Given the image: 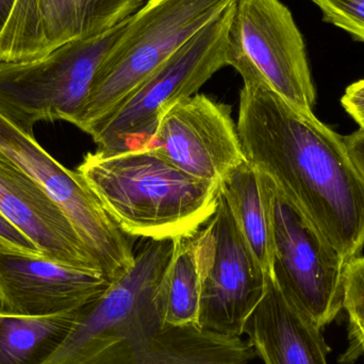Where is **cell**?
I'll list each match as a JSON object with an SVG mask.
<instances>
[{
    "label": "cell",
    "mask_w": 364,
    "mask_h": 364,
    "mask_svg": "<svg viewBox=\"0 0 364 364\" xmlns=\"http://www.w3.org/2000/svg\"><path fill=\"white\" fill-rule=\"evenodd\" d=\"M229 62L243 79L237 128L245 159L346 261L361 255L364 181L344 136L280 97L241 55L231 53Z\"/></svg>",
    "instance_id": "1"
},
{
    "label": "cell",
    "mask_w": 364,
    "mask_h": 364,
    "mask_svg": "<svg viewBox=\"0 0 364 364\" xmlns=\"http://www.w3.org/2000/svg\"><path fill=\"white\" fill-rule=\"evenodd\" d=\"M76 172L132 237H190L211 218L218 184L179 170L149 149L89 153Z\"/></svg>",
    "instance_id": "2"
},
{
    "label": "cell",
    "mask_w": 364,
    "mask_h": 364,
    "mask_svg": "<svg viewBox=\"0 0 364 364\" xmlns=\"http://www.w3.org/2000/svg\"><path fill=\"white\" fill-rule=\"evenodd\" d=\"M237 0H149L98 70L72 125L87 134L182 45Z\"/></svg>",
    "instance_id": "3"
},
{
    "label": "cell",
    "mask_w": 364,
    "mask_h": 364,
    "mask_svg": "<svg viewBox=\"0 0 364 364\" xmlns=\"http://www.w3.org/2000/svg\"><path fill=\"white\" fill-rule=\"evenodd\" d=\"M235 4L182 45L89 130L98 153L117 155L146 149L166 112L229 66V29Z\"/></svg>",
    "instance_id": "4"
},
{
    "label": "cell",
    "mask_w": 364,
    "mask_h": 364,
    "mask_svg": "<svg viewBox=\"0 0 364 364\" xmlns=\"http://www.w3.org/2000/svg\"><path fill=\"white\" fill-rule=\"evenodd\" d=\"M130 16L111 29L70 41L38 59L0 63V115L29 136H34V126L40 122L73 124Z\"/></svg>",
    "instance_id": "5"
},
{
    "label": "cell",
    "mask_w": 364,
    "mask_h": 364,
    "mask_svg": "<svg viewBox=\"0 0 364 364\" xmlns=\"http://www.w3.org/2000/svg\"><path fill=\"white\" fill-rule=\"evenodd\" d=\"M176 244L177 239L149 240L143 244L129 271L80 308L68 339L43 364H70L115 342L143 337L164 326L157 296Z\"/></svg>",
    "instance_id": "6"
},
{
    "label": "cell",
    "mask_w": 364,
    "mask_h": 364,
    "mask_svg": "<svg viewBox=\"0 0 364 364\" xmlns=\"http://www.w3.org/2000/svg\"><path fill=\"white\" fill-rule=\"evenodd\" d=\"M200 276L197 326L205 333L241 338L267 290V273L218 193V205L194 235Z\"/></svg>",
    "instance_id": "7"
},
{
    "label": "cell",
    "mask_w": 364,
    "mask_h": 364,
    "mask_svg": "<svg viewBox=\"0 0 364 364\" xmlns=\"http://www.w3.org/2000/svg\"><path fill=\"white\" fill-rule=\"evenodd\" d=\"M267 179L273 233L272 277L288 299L324 329L343 311L348 261Z\"/></svg>",
    "instance_id": "8"
},
{
    "label": "cell",
    "mask_w": 364,
    "mask_h": 364,
    "mask_svg": "<svg viewBox=\"0 0 364 364\" xmlns=\"http://www.w3.org/2000/svg\"><path fill=\"white\" fill-rule=\"evenodd\" d=\"M0 153L38 182L59 205L111 282L129 271L134 263L132 237L126 235L106 211L76 171L68 170L36 140L0 115Z\"/></svg>",
    "instance_id": "9"
},
{
    "label": "cell",
    "mask_w": 364,
    "mask_h": 364,
    "mask_svg": "<svg viewBox=\"0 0 364 364\" xmlns=\"http://www.w3.org/2000/svg\"><path fill=\"white\" fill-rule=\"evenodd\" d=\"M229 49L243 57L280 97L314 113L316 93L303 36L280 0H237Z\"/></svg>",
    "instance_id": "10"
},
{
    "label": "cell",
    "mask_w": 364,
    "mask_h": 364,
    "mask_svg": "<svg viewBox=\"0 0 364 364\" xmlns=\"http://www.w3.org/2000/svg\"><path fill=\"white\" fill-rule=\"evenodd\" d=\"M146 149L190 176L216 184L246 160L230 108L203 94L168 110Z\"/></svg>",
    "instance_id": "11"
},
{
    "label": "cell",
    "mask_w": 364,
    "mask_h": 364,
    "mask_svg": "<svg viewBox=\"0 0 364 364\" xmlns=\"http://www.w3.org/2000/svg\"><path fill=\"white\" fill-rule=\"evenodd\" d=\"M143 0H15L0 33V63L31 61L119 25Z\"/></svg>",
    "instance_id": "12"
},
{
    "label": "cell",
    "mask_w": 364,
    "mask_h": 364,
    "mask_svg": "<svg viewBox=\"0 0 364 364\" xmlns=\"http://www.w3.org/2000/svg\"><path fill=\"white\" fill-rule=\"evenodd\" d=\"M104 274L68 267L0 244V311L45 316L74 311L111 284Z\"/></svg>",
    "instance_id": "13"
},
{
    "label": "cell",
    "mask_w": 364,
    "mask_h": 364,
    "mask_svg": "<svg viewBox=\"0 0 364 364\" xmlns=\"http://www.w3.org/2000/svg\"><path fill=\"white\" fill-rule=\"evenodd\" d=\"M0 213L29 237L45 258L102 273L63 210L1 153Z\"/></svg>",
    "instance_id": "14"
},
{
    "label": "cell",
    "mask_w": 364,
    "mask_h": 364,
    "mask_svg": "<svg viewBox=\"0 0 364 364\" xmlns=\"http://www.w3.org/2000/svg\"><path fill=\"white\" fill-rule=\"evenodd\" d=\"M256 357L242 338L205 333L196 325H164L149 335L115 342L70 364H250Z\"/></svg>",
    "instance_id": "15"
},
{
    "label": "cell",
    "mask_w": 364,
    "mask_h": 364,
    "mask_svg": "<svg viewBox=\"0 0 364 364\" xmlns=\"http://www.w3.org/2000/svg\"><path fill=\"white\" fill-rule=\"evenodd\" d=\"M323 329L267 275L264 296L246 322L244 335L264 364H328Z\"/></svg>",
    "instance_id": "16"
},
{
    "label": "cell",
    "mask_w": 364,
    "mask_h": 364,
    "mask_svg": "<svg viewBox=\"0 0 364 364\" xmlns=\"http://www.w3.org/2000/svg\"><path fill=\"white\" fill-rule=\"evenodd\" d=\"M218 188L257 260L271 275L273 233L267 176L245 160L223 177Z\"/></svg>",
    "instance_id": "17"
},
{
    "label": "cell",
    "mask_w": 364,
    "mask_h": 364,
    "mask_svg": "<svg viewBox=\"0 0 364 364\" xmlns=\"http://www.w3.org/2000/svg\"><path fill=\"white\" fill-rule=\"evenodd\" d=\"M80 308L45 316L0 311V364H43L76 326Z\"/></svg>",
    "instance_id": "18"
},
{
    "label": "cell",
    "mask_w": 364,
    "mask_h": 364,
    "mask_svg": "<svg viewBox=\"0 0 364 364\" xmlns=\"http://www.w3.org/2000/svg\"><path fill=\"white\" fill-rule=\"evenodd\" d=\"M194 235L177 239L172 262L160 284L157 308L164 325L197 326L200 276L195 255Z\"/></svg>",
    "instance_id": "19"
},
{
    "label": "cell",
    "mask_w": 364,
    "mask_h": 364,
    "mask_svg": "<svg viewBox=\"0 0 364 364\" xmlns=\"http://www.w3.org/2000/svg\"><path fill=\"white\" fill-rule=\"evenodd\" d=\"M343 311L348 318V343L364 338V255L350 259L346 264Z\"/></svg>",
    "instance_id": "20"
},
{
    "label": "cell",
    "mask_w": 364,
    "mask_h": 364,
    "mask_svg": "<svg viewBox=\"0 0 364 364\" xmlns=\"http://www.w3.org/2000/svg\"><path fill=\"white\" fill-rule=\"evenodd\" d=\"M320 8L324 21L341 28L364 43V0H311Z\"/></svg>",
    "instance_id": "21"
},
{
    "label": "cell",
    "mask_w": 364,
    "mask_h": 364,
    "mask_svg": "<svg viewBox=\"0 0 364 364\" xmlns=\"http://www.w3.org/2000/svg\"><path fill=\"white\" fill-rule=\"evenodd\" d=\"M0 244L31 256L43 257L36 244L0 213Z\"/></svg>",
    "instance_id": "22"
},
{
    "label": "cell",
    "mask_w": 364,
    "mask_h": 364,
    "mask_svg": "<svg viewBox=\"0 0 364 364\" xmlns=\"http://www.w3.org/2000/svg\"><path fill=\"white\" fill-rule=\"evenodd\" d=\"M341 104L344 110L364 129V79L353 83L346 89Z\"/></svg>",
    "instance_id": "23"
},
{
    "label": "cell",
    "mask_w": 364,
    "mask_h": 364,
    "mask_svg": "<svg viewBox=\"0 0 364 364\" xmlns=\"http://www.w3.org/2000/svg\"><path fill=\"white\" fill-rule=\"evenodd\" d=\"M346 149L364 181V129H358L350 136H344Z\"/></svg>",
    "instance_id": "24"
},
{
    "label": "cell",
    "mask_w": 364,
    "mask_h": 364,
    "mask_svg": "<svg viewBox=\"0 0 364 364\" xmlns=\"http://www.w3.org/2000/svg\"><path fill=\"white\" fill-rule=\"evenodd\" d=\"M364 357V338L348 343V350L340 357L339 363L342 364H353L359 358Z\"/></svg>",
    "instance_id": "25"
},
{
    "label": "cell",
    "mask_w": 364,
    "mask_h": 364,
    "mask_svg": "<svg viewBox=\"0 0 364 364\" xmlns=\"http://www.w3.org/2000/svg\"><path fill=\"white\" fill-rule=\"evenodd\" d=\"M14 4L15 0H0V33L10 17Z\"/></svg>",
    "instance_id": "26"
}]
</instances>
